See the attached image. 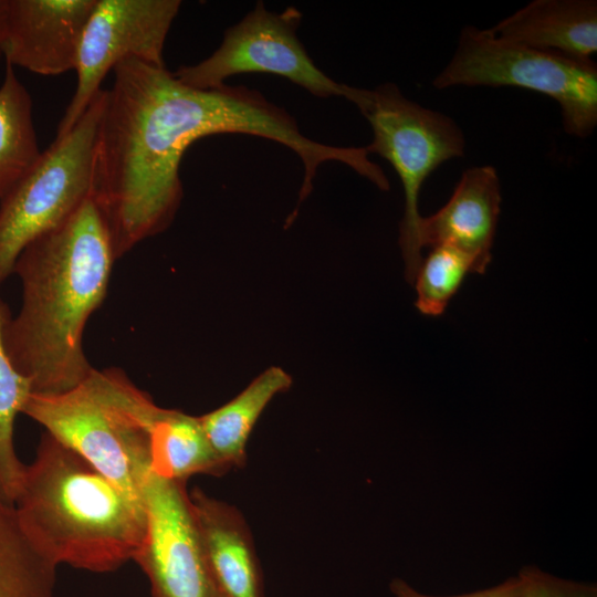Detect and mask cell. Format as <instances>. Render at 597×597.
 Here are the masks:
<instances>
[{
  "mask_svg": "<svg viewBox=\"0 0 597 597\" xmlns=\"http://www.w3.org/2000/svg\"><path fill=\"white\" fill-rule=\"evenodd\" d=\"M188 499L211 580L227 597H264L254 543L240 511L198 488Z\"/></svg>",
  "mask_w": 597,
  "mask_h": 597,
  "instance_id": "4fadbf2b",
  "label": "cell"
},
{
  "mask_svg": "<svg viewBox=\"0 0 597 597\" xmlns=\"http://www.w3.org/2000/svg\"><path fill=\"white\" fill-rule=\"evenodd\" d=\"M302 13L295 7L269 11L256 2L240 22L226 30L220 46L193 65L180 66L174 75L184 84L213 90L228 77L266 73L285 77L318 97L342 96L353 102L357 87L337 83L312 61L296 31Z\"/></svg>",
  "mask_w": 597,
  "mask_h": 597,
  "instance_id": "ba28073f",
  "label": "cell"
},
{
  "mask_svg": "<svg viewBox=\"0 0 597 597\" xmlns=\"http://www.w3.org/2000/svg\"><path fill=\"white\" fill-rule=\"evenodd\" d=\"M353 104L373 129L368 154H378L396 170L404 188L405 212L399 245L405 274L412 284L421 263L418 200L423 182L441 164L461 157L465 140L459 126L442 113L422 107L404 96L397 85L358 88Z\"/></svg>",
  "mask_w": 597,
  "mask_h": 597,
  "instance_id": "52a82bcc",
  "label": "cell"
},
{
  "mask_svg": "<svg viewBox=\"0 0 597 597\" xmlns=\"http://www.w3.org/2000/svg\"><path fill=\"white\" fill-rule=\"evenodd\" d=\"M55 572L24 533L14 506L0 501V597H54Z\"/></svg>",
  "mask_w": 597,
  "mask_h": 597,
  "instance_id": "ac0fdd59",
  "label": "cell"
},
{
  "mask_svg": "<svg viewBox=\"0 0 597 597\" xmlns=\"http://www.w3.org/2000/svg\"><path fill=\"white\" fill-rule=\"evenodd\" d=\"M33 103L14 67L6 64L0 84V200L39 157Z\"/></svg>",
  "mask_w": 597,
  "mask_h": 597,
  "instance_id": "e0dca14e",
  "label": "cell"
},
{
  "mask_svg": "<svg viewBox=\"0 0 597 597\" xmlns=\"http://www.w3.org/2000/svg\"><path fill=\"white\" fill-rule=\"evenodd\" d=\"M6 0H0V62L3 60Z\"/></svg>",
  "mask_w": 597,
  "mask_h": 597,
  "instance_id": "603a6c76",
  "label": "cell"
},
{
  "mask_svg": "<svg viewBox=\"0 0 597 597\" xmlns=\"http://www.w3.org/2000/svg\"><path fill=\"white\" fill-rule=\"evenodd\" d=\"M101 90L77 123L40 153L0 200V285L21 251L56 228L92 196L96 134L106 103Z\"/></svg>",
  "mask_w": 597,
  "mask_h": 597,
  "instance_id": "8992f818",
  "label": "cell"
},
{
  "mask_svg": "<svg viewBox=\"0 0 597 597\" xmlns=\"http://www.w3.org/2000/svg\"><path fill=\"white\" fill-rule=\"evenodd\" d=\"M501 200L500 179L492 166L467 169L448 202L421 219V247L457 248L474 260L478 273H484L491 262Z\"/></svg>",
  "mask_w": 597,
  "mask_h": 597,
  "instance_id": "7c38bea8",
  "label": "cell"
},
{
  "mask_svg": "<svg viewBox=\"0 0 597 597\" xmlns=\"http://www.w3.org/2000/svg\"><path fill=\"white\" fill-rule=\"evenodd\" d=\"M158 408L121 369L93 368L67 391L31 394L22 413L143 506L142 483L151 471L149 428Z\"/></svg>",
  "mask_w": 597,
  "mask_h": 597,
  "instance_id": "277c9868",
  "label": "cell"
},
{
  "mask_svg": "<svg viewBox=\"0 0 597 597\" xmlns=\"http://www.w3.org/2000/svg\"><path fill=\"white\" fill-rule=\"evenodd\" d=\"M516 578L513 597H597L596 584L565 579L534 565L522 567Z\"/></svg>",
  "mask_w": 597,
  "mask_h": 597,
  "instance_id": "44dd1931",
  "label": "cell"
},
{
  "mask_svg": "<svg viewBox=\"0 0 597 597\" xmlns=\"http://www.w3.org/2000/svg\"><path fill=\"white\" fill-rule=\"evenodd\" d=\"M116 258L92 196L64 222L30 242L13 273L21 305L3 333L7 354L32 394L67 391L91 373L84 329L103 303Z\"/></svg>",
  "mask_w": 597,
  "mask_h": 597,
  "instance_id": "7a4b0ae2",
  "label": "cell"
},
{
  "mask_svg": "<svg viewBox=\"0 0 597 597\" xmlns=\"http://www.w3.org/2000/svg\"><path fill=\"white\" fill-rule=\"evenodd\" d=\"M208 597H227L209 577V596Z\"/></svg>",
  "mask_w": 597,
  "mask_h": 597,
  "instance_id": "cb8c5ba5",
  "label": "cell"
},
{
  "mask_svg": "<svg viewBox=\"0 0 597 597\" xmlns=\"http://www.w3.org/2000/svg\"><path fill=\"white\" fill-rule=\"evenodd\" d=\"M389 587L395 597H513L517 578L512 576L492 587L452 596H431L420 593L401 578L392 579Z\"/></svg>",
  "mask_w": 597,
  "mask_h": 597,
  "instance_id": "7402d4cb",
  "label": "cell"
},
{
  "mask_svg": "<svg viewBox=\"0 0 597 597\" xmlns=\"http://www.w3.org/2000/svg\"><path fill=\"white\" fill-rule=\"evenodd\" d=\"M179 0H96L85 23L74 71L73 96L57 126L56 137L77 123L101 84L128 59L165 66L164 48L178 14Z\"/></svg>",
  "mask_w": 597,
  "mask_h": 597,
  "instance_id": "9c48e42d",
  "label": "cell"
},
{
  "mask_svg": "<svg viewBox=\"0 0 597 597\" xmlns=\"http://www.w3.org/2000/svg\"><path fill=\"white\" fill-rule=\"evenodd\" d=\"M292 385L291 376L280 367H270L223 406L199 418L203 432L218 459L228 469L242 468L247 442L269 402Z\"/></svg>",
  "mask_w": 597,
  "mask_h": 597,
  "instance_id": "9a60e30c",
  "label": "cell"
},
{
  "mask_svg": "<svg viewBox=\"0 0 597 597\" xmlns=\"http://www.w3.org/2000/svg\"><path fill=\"white\" fill-rule=\"evenodd\" d=\"M13 506L27 536L56 567L116 570L134 561L145 536L144 507L48 432Z\"/></svg>",
  "mask_w": 597,
  "mask_h": 597,
  "instance_id": "3957f363",
  "label": "cell"
},
{
  "mask_svg": "<svg viewBox=\"0 0 597 597\" xmlns=\"http://www.w3.org/2000/svg\"><path fill=\"white\" fill-rule=\"evenodd\" d=\"M145 536L134 561L153 597H208L209 575L185 482L151 471L142 483Z\"/></svg>",
  "mask_w": 597,
  "mask_h": 597,
  "instance_id": "30bf717a",
  "label": "cell"
},
{
  "mask_svg": "<svg viewBox=\"0 0 597 597\" xmlns=\"http://www.w3.org/2000/svg\"><path fill=\"white\" fill-rule=\"evenodd\" d=\"M150 470L171 481L195 474L220 476L229 469L213 452L198 417L159 407L149 428Z\"/></svg>",
  "mask_w": 597,
  "mask_h": 597,
  "instance_id": "2e32d148",
  "label": "cell"
},
{
  "mask_svg": "<svg viewBox=\"0 0 597 597\" xmlns=\"http://www.w3.org/2000/svg\"><path fill=\"white\" fill-rule=\"evenodd\" d=\"M113 71L95 140L92 198L106 221L116 260L171 224L184 195L181 159L200 138L247 134L292 149L304 167L298 202L312 191L325 161L345 164L360 176L373 168L364 147L306 137L289 112L255 90L195 88L166 66L137 59Z\"/></svg>",
  "mask_w": 597,
  "mask_h": 597,
  "instance_id": "6da1fadb",
  "label": "cell"
},
{
  "mask_svg": "<svg viewBox=\"0 0 597 597\" xmlns=\"http://www.w3.org/2000/svg\"><path fill=\"white\" fill-rule=\"evenodd\" d=\"M96 0H6L3 60L40 75L74 70Z\"/></svg>",
  "mask_w": 597,
  "mask_h": 597,
  "instance_id": "8fae6325",
  "label": "cell"
},
{
  "mask_svg": "<svg viewBox=\"0 0 597 597\" xmlns=\"http://www.w3.org/2000/svg\"><path fill=\"white\" fill-rule=\"evenodd\" d=\"M470 273L478 268L469 254L450 245L432 247L413 279L417 310L429 317L443 315Z\"/></svg>",
  "mask_w": 597,
  "mask_h": 597,
  "instance_id": "ffe728a7",
  "label": "cell"
},
{
  "mask_svg": "<svg viewBox=\"0 0 597 597\" xmlns=\"http://www.w3.org/2000/svg\"><path fill=\"white\" fill-rule=\"evenodd\" d=\"M10 316L8 306L0 300V501L13 505L27 465L15 452L14 422L32 389L13 367L4 347L3 333Z\"/></svg>",
  "mask_w": 597,
  "mask_h": 597,
  "instance_id": "d6986e66",
  "label": "cell"
},
{
  "mask_svg": "<svg viewBox=\"0 0 597 597\" xmlns=\"http://www.w3.org/2000/svg\"><path fill=\"white\" fill-rule=\"evenodd\" d=\"M503 40L591 60L597 51V3L535 0L491 29Z\"/></svg>",
  "mask_w": 597,
  "mask_h": 597,
  "instance_id": "5bb4252c",
  "label": "cell"
},
{
  "mask_svg": "<svg viewBox=\"0 0 597 597\" xmlns=\"http://www.w3.org/2000/svg\"><path fill=\"white\" fill-rule=\"evenodd\" d=\"M436 88L513 86L555 100L565 132L589 136L597 125V66L593 60L531 48L465 27L453 56L432 82Z\"/></svg>",
  "mask_w": 597,
  "mask_h": 597,
  "instance_id": "5b68a950",
  "label": "cell"
}]
</instances>
